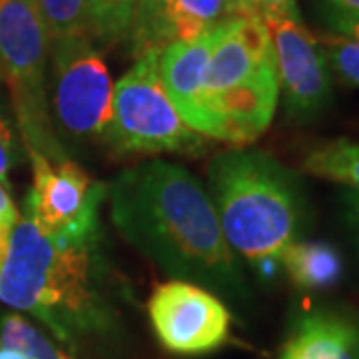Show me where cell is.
I'll list each match as a JSON object with an SVG mask.
<instances>
[{
	"mask_svg": "<svg viewBox=\"0 0 359 359\" xmlns=\"http://www.w3.org/2000/svg\"><path fill=\"white\" fill-rule=\"evenodd\" d=\"M0 347L20 351L28 359H72L18 313L0 318Z\"/></svg>",
	"mask_w": 359,
	"mask_h": 359,
	"instance_id": "e0dca14e",
	"label": "cell"
},
{
	"mask_svg": "<svg viewBox=\"0 0 359 359\" xmlns=\"http://www.w3.org/2000/svg\"><path fill=\"white\" fill-rule=\"evenodd\" d=\"M48 62L50 39L32 0H0V78L13 94L26 148L62 162L48 108Z\"/></svg>",
	"mask_w": 359,
	"mask_h": 359,
	"instance_id": "5b68a950",
	"label": "cell"
},
{
	"mask_svg": "<svg viewBox=\"0 0 359 359\" xmlns=\"http://www.w3.org/2000/svg\"><path fill=\"white\" fill-rule=\"evenodd\" d=\"M321 2H323V13L359 16V0H321Z\"/></svg>",
	"mask_w": 359,
	"mask_h": 359,
	"instance_id": "484cf974",
	"label": "cell"
},
{
	"mask_svg": "<svg viewBox=\"0 0 359 359\" xmlns=\"http://www.w3.org/2000/svg\"><path fill=\"white\" fill-rule=\"evenodd\" d=\"M34 182L26 198V216L40 233L56 242L98 240V208L108 196V186L94 182L72 160L50 162L28 150Z\"/></svg>",
	"mask_w": 359,
	"mask_h": 359,
	"instance_id": "ba28073f",
	"label": "cell"
},
{
	"mask_svg": "<svg viewBox=\"0 0 359 359\" xmlns=\"http://www.w3.org/2000/svg\"><path fill=\"white\" fill-rule=\"evenodd\" d=\"M6 248H8V242H2V240H0V262H2V257L6 254Z\"/></svg>",
	"mask_w": 359,
	"mask_h": 359,
	"instance_id": "83f0119b",
	"label": "cell"
},
{
	"mask_svg": "<svg viewBox=\"0 0 359 359\" xmlns=\"http://www.w3.org/2000/svg\"><path fill=\"white\" fill-rule=\"evenodd\" d=\"M242 4V16H280V18H292L302 20L297 0H240Z\"/></svg>",
	"mask_w": 359,
	"mask_h": 359,
	"instance_id": "44dd1931",
	"label": "cell"
},
{
	"mask_svg": "<svg viewBox=\"0 0 359 359\" xmlns=\"http://www.w3.org/2000/svg\"><path fill=\"white\" fill-rule=\"evenodd\" d=\"M18 219H20L18 208L13 202V198H11L8 190H6V186L0 182V240L2 242H8L11 231L18 224Z\"/></svg>",
	"mask_w": 359,
	"mask_h": 359,
	"instance_id": "603a6c76",
	"label": "cell"
},
{
	"mask_svg": "<svg viewBox=\"0 0 359 359\" xmlns=\"http://www.w3.org/2000/svg\"><path fill=\"white\" fill-rule=\"evenodd\" d=\"M96 244L56 242L20 216L0 262V302L32 313L70 346L108 332L116 316L104 294Z\"/></svg>",
	"mask_w": 359,
	"mask_h": 359,
	"instance_id": "7a4b0ae2",
	"label": "cell"
},
{
	"mask_svg": "<svg viewBox=\"0 0 359 359\" xmlns=\"http://www.w3.org/2000/svg\"><path fill=\"white\" fill-rule=\"evenodd\" d=\"M158 54L136 56V65L116 82L104 142L122 154H200L205 136L194 132L168 98Z\"/></svg>",
	"mask_w": 359,
	"mask_h": 359,
	"instance_id": "8992f818",
	"label": "cell"
},
{
	"mask_svg": "<svg viewBox=\"0 0 359 359\" xmlns=\"http://www.w3.org/2000/svg\"><path fill=\"white\" fill-rule=\"evenodd\" d=\"M341 204H344V218H346V226L353 242L358 244L359 250V192L346 188V192L341 194Z\"/></svg>",
	"mask_w": 359,
	"mask_h": 359,
	"instance_id": "cb8c5ba5",
	"label": "cell"
},
{
	"mask_svg": "<svg viewBox=\"0 0 359 359\" xmlns=\"http://www.w3.org/2000/svg\"><path fill=\"white\" fill-rule=\"evenodd\" d=\"M32 4L50 42L68 36H88L84 0H32Z\"/></svg>",
	"mask_w": 359,
	"mask_h": 359,
	"instance_id": "ac0fdd59",
	"label": "cell"
},
{
	"mask_svg": "<svg viewBox=\"0 0 359 359\" xmlns=\"http://www.w3.org/2000/svg\"><path fill=\"white\" fill-rule=\"evenodd\" d=\"M236 16H242L240 0H168L158 32V50L172 42L198 39Z\"/></svg>",
	"mask_w": 359,
	"mask_h": 359,
	"instance_id": "4fadbf2b",
	"label": "cell"
},
{
	"mask_svg": "<svg viewBox=\"0 0 359 359\" xmlns=\"http://www.w3.org/2000/svg\"><path fill=\"white\" fill-rule=\"evenodd\" d=\"M278 359H359V320L341 311H313L295 321Z\"/></svg>",
	"mask_w": 359,
	"mask_h": 359,
	"instance_id": "7c38bea8",
	"label": "cell"
},
{
	"mask_svg": "<svg viewBox=\"0 0 359 359\" xmlns=\"http://www.w3.org/2000/svg\"><path fill=\"white\" fill-rule=\"evenodd\" d=\"M226 22L198 39L172 42L158 54L160 80L182 120L194 132L219 142L222 134L218 122L205 100V68Z\"/></svg>",
	"mask_w": 359,
	"mask_h": 359,
	"instance_id": "8fae6325",
	"label": "cell"
},
{
	"mask_svg": "<svg viewBox=\"0 0 359 359\" xmlns=\"http://www.w3.org/2000/svg\"><path fill=\"white\" fill-rule=\"evenodd\" d=\"M118 231L176 280L244 294V278L210 194L186 168L150 160L108 186Z\"/></svg>",
	"mask_w": 359,
	"mask_h": 359,
	"instance_id": "6da1fadb",
	"label": "cell"
},
{
	"mask_svg": "<svg viewBox=\"0 0 359 359\" xmlns=\"http://www.w3.org/2000/svg\"><path fill=\"white\" fill-rule=\"evenodd\" d=\"M323 16H325V22L330 25L335 34L359 40V16H344V14L330 13H323Z\"/></svg>",
	"mask_w": 359,
	"mask_h": 359,
	"instance_id": "d4e9b609",
	"label": "cell"
},
{
	"mask_svg": "<svg viewBox=\"0 0 359 359\" xmlns=\"http://www.w3.org/2000/svg\"><path fill=\"white\" fill-rule=\"evenodd\" d=\"M148 313L160 344L172 353L200 355L222 347L230 335V311L198 283L170 280L158 285Z\"/></svg>",
	"mask_w": 359,
	"mask_h": 359,
	"instance_id": "9c48e42d",
	"label": "cell"
},
{
	"mask_svg": "<svg viewBox=\"0 0 359 359\" xmlns=\"http://www.w3.org/2000/svg\"><path fill=\"white\" fill-rule=\"evenodd\" d=\"M168 0H132V28L128 42L134 56L158 50V32Z\"/></svg>",
	"mask_w": 359,
	"mask_h": 359,
	"instance_id": "ffe728a7",
	"label": "cell"
},
{
	"mask_svg": "<svg viewBox=\"0 0 359 359\" xmlns=\"http://www.w3.org/2000/svg\"><path fill=\"white\" fill-rule=\"evenodd\" d=\"M52 126L68 140H104L112 114V78L88 36L52 40L48 62Z\"/></svg>",
	"mask_w": 359,
	"mask_h": 359,
	"instance_id": "52a82bcc",
	"label": "cell"
},
{
	"mask_svg": "<svg viewBox=\"0 0 359 359\" xmlns=\"http://www.w3.org/2000/svg\"><path fill=\"white\" fill-rule=\"evenodd\" d=\"M208 186L228 245L273 276L304 224L297 176L268 152L233 148L210 162Z\"/></svg>",
	"mask_w": 359,
	"mask_h": 359,
	"instance_id": "3957f363",
	"label": "cell"
},
{
	"mask_svg": "<svg viewBox=\"0 0 359 359\" xmlns=\"http://www.w3.org/2000/svg\"><path fill=\"white\" fill-rule=\"evenodd\" d=\"M16 164V140L8 120L0 114V182L6 184L8 172Z\"/></svg>",
	"mask_w": 359,
	"mask_h": 359,
	"instance_id": "7402d4cb",
	"label": "cell"
},
{
	"mask_svg": "<svg viewBox=\"0 0 359 359\" xmlns=\"http://www.w3.org/2000/svg\"><path fill=\"white\" fill-rule=\"evenodd\" d=\"M280 264L302 290H330L344 276V257L327 242H294Z\"/></svg>",
	"mask_w": 359,
	"mask_h": 359,
	"instance_id": "5bb4252c",
	"label": "cell"
},
{
	"mask_svg": "<svg viewBox=\"0 0 359 359\" xmlns=\"http://www.w3.org/2000/svg\"><path fill=\"white\" fill-rule=\"evenodd\" d=\"M332 78L349 88H359V40L325 34L318 39Z\"/></svg>",
	"mask_w": 359,
	"mask_h": 359,
	"instance_id": "d6986e66",
	"label": "cell"
},
{
	"mask_svg": "<svg viewBox=\"0 0 359 359\" xmlns=\"http://www.w3.org/2000/svg\"><path fill=\"white\" fill-rule=\"evenodd\" d=\"M88 36L98 46H114L128 40L132 28V0H84Z\"/></svg>",
	"mask_w": 359,
	"mask_h": 359,
	"instance_id": "2e32d148",
	"label": "cell"
},
{
	"mask_svg": "<svg viewBox=\"0 0 359 359\" xmlns=\"http://www.w3.org/2000/svg\"><path fill=\"white\" fill-rule=\"evenodd\" d=\"M0 359H28L22 355L20 351H14V349H6V347H0Z\"/></svg>",
	"mask_w": 359,
	"mask_h": 359,
	"instance_id": "4316f807",
	"label": "cell"
},
{
	"mask_svg": "<svg viewBox=\"0 0 359 359\" xmlns=\"http://www.w3.org/2000/svg\"><path fill=\"white\" fill-rule=\"evenodd\" d=\"M205 100L222 142L252 144L269 128L280 82L271 39L259 16H236L226 22L205 68Z\"/></svg>",
	"mask_w": 359,
	"mask_h": 359,
	"instance_id": "277c9868",
	"label": "cell"
},
{
	"mask_svg": "<svg viewBox=\"0 0 359 359\" xmlns=\"http://www.w3.org/2000/svg\"><path fill=\"white\" fill-rule=\"evenodd\" d=\"M262 20L271 39L285 112L294 120L316 118L332 102L334 92V78L320 42L302 20L280 16Z\"/></svg>",
	"mask_w": 359,
	"mask_h": 359,
	"instance_id": "30bf717a",
	"label": "cell"
},
{
	"mask_svg": "<svg viewBox=\"0 0 359 359\" xmlns=\"http://www.w3.org/2000/svg\"><path fill=\"white\" fill-rule=\"evenodd\" d=\"M304 170L359 192V144L347 138L318 144L304 158Z\"/></svg>",
	"mask_w": 359,
	"mask_h": 359,
	"instance_id": "9a60e30c",
	"label": "cell"
}]
</instances>
